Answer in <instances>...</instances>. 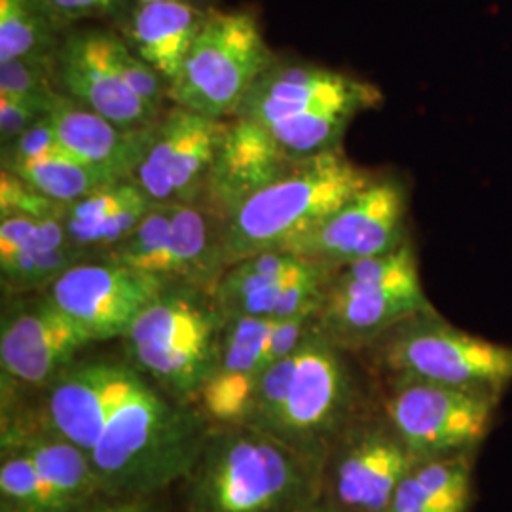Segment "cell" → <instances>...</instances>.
<instances>
[{
  "label": "cell",
  "mask_w": 512,
  "mask_h": 512,
  "mask_svg": "<svg viewBox=\"0 0 512 512\" xmlns=\"http://www.w3.org/2000/svg\"><path fill=\"white\" fill-rule=\"evenodd\" d=\"M211 425L198 406L177 403L133 366L90 452L103 495H160L183 482Z\"/></svg>",
  "instance_id": "1"
},
{
  "label": "cell",
  "mask_w": 512,
  "mask_h": 512,
  "mask_svg": "<svg viewBox=\"0 0 512 512\" xmlns=\"http://www.w3.org/2000/svg\"><path fill=\"white\" fill-rule=\"evenodd\" d=\"M323 465L251 425H211L183 478L186 512H300L321 497Z\"/></svg>",
  "instance_id": "2"
},
{
  "label": "cell",
  "mask_w": 512,
  "mask_h": 512,
  "mask_svg": "<svg viewBox=\"0 0 512 512\" xmlns=\"http://www.w3.org/2000/svg\"><path fill=\"white\" fill-rule=\"evenodd\" d=\"M346 353L315 321L294 353L264 370L245 425L325 463L332 444L366 408Z\"/></svg>",
  "instance_id": "3"
},
{
  "label": "cell",
  "mask_w": 512,
  "mask_h": 512,
  "mask_svg": "<svg viewBox=\"0 0 512 512\" xmlns=\"http://www.w3.org/2000/svg\"><path fill=\"white\" fill-rule=\"evenodd\" d=\"M376 175L353 164L342 147L302 160L274 183L256 190L220 222V262L281 251L310 232L372 183Z\"/></svg>",
  "instance_id": "4"
},
{
  "label": "cell",
  "mask_w": 512,
  "mask_h": 512,
  "mask_svg": "<svg viewBox=\"0 0 512 512\" xmlns=\"http://www.w3.org/2000/svg\"><path fill=\"white\" fill-rule=\"evenodd\" d=\"M226 315L211 291L169 281L122 338L126 359L177 403H198Z\"/></svg>",
  "instance_id": "5"
},
{
  "label": "cell",
  "mask_w": 512,
  "mask_h": 512,
  "mask_svg": "<svg viewBox=\"0 0 512 512\" xmlns=\"http://www.w3.org/2000/svg\"><path fill=\"white\" fill-rule=\"evenodd\" d=\"M59 92L126 129L152 128L169 84L112 27H73L57 52Z\"/></svg>",
  "instance_id": "6"
},
{
  "label": "cell",
  "mask_w": 512,
  "mask_h": 512,
  "mask_svg": "<svg viewBox=\"0 0 512 512\" xmlns=\"http://www.w3.org/2000/svg\"><path fill=\"white\" fill-rule=\"evenodd\" d=\"M433 310L408 239L387 255L338 268L315 321L340 348L357 351L376 346L404 321Z\"/></svg>",
  "instance_id": "7"
},
{
  "label": "cell",
  "mask_w": 512,
  "mask_h": 512,
  "mask_svg": "<svg viewBox=\"0 0 512 512\" xmlns=\"http://www.w3.org/2000/svg\"><path fill=\"white\" fill-rule=\"evenodd\" d=\"M387 380H412L503 395L512 384V346L420 313L372 346Z\"/></svg>",
  "instance_id": "8"
},
{
  "label": "cell",
  "mask_w": 512,
  "mask_h": 512,
  "mask_svg": "<svg viewBox=\"0 0 512 512\" xmlns=\"http://www.w3.org/2000/svg\"><path fill=\"white\" fill-rule=\"evenodd\" d=\"M277 59L253 12L209 8L183 71L169 86V101L203 116L234 118Z\"/></svg>",
  "instance_id": "9"
},
{
  "label": "cell",
  "mask_w": 512,
  "mask_h": 512,
  "mask_svg": "<svg viewBox=\"0 0 512 512\" xmlns=\"http://www.w3.org/2000/svg\"><path fill=\"white\" fill-rule=\"evenodd\" d=\"M501 395L387 380L378 410L420 459L476 454L494 425Z\"/></svg>",
  "instance_id": "10"
},
{
  "label": "cell",
  "mask_w": 512,
  "mask_h": 512,
  "mask_svg": "<svg viewBox=\"0 0 512 512\" xmlns=\"http://www.w3.org/2000/svg\"><path fill=\"white\" fill-rule=\"evenodd\" d=\"M129 268L215 291L220 262V219L203 203H158L109 255Z\"/></svg>",
  "instance_id": "11"
},
{
  "label": "cell",
  "mask_w": 512,
  "mask_h": 512,
  "mask_svg": "<svg viewBox=\"0 0 512 512\" xmlns=\"http://www.w3.org/2000/svg\"><path fill=\"white\" fill-rule=\"evenodd\" d=\"M418 459L378 408H365L332 444L319 499L338 512H385Z\"/></svg>",
  "instance_id": "12"
},
{
  "label": "cell",
  "mask_w": 512,
  "mask_h": 512,
  "mask_svg": "<svg viewBox=\"0 0 512 512\" xmlns=\"http://www.w3.org/2000/svg\"><path fill=\"white\" fill-rule=\"evenodd\" d=\"M92 344L46 291L12 294L0 319L2 393L44 391Z\"/></svg>",
  "instance_id": "13"
},
{
  "label": "cell",
  "mask_w": 512,
  "mask_h": 512,
  "mask_svg": "<svg viewBox=\"0 0 512 512\" xmlns=\"http://www.w3.org/2000/svg\"><path fill=\"white\" fill-rule=\"evenodd\" d=\"M408 190L397 175L376 179L310 232L289 241L281 251L342 268L387 255L406 238Z\"/></svg>",
  "instance_id": "14"
},
{
  "label": "cell",
  "mask_w": 512,
  "mask_h": 512,
  "mask_svg": "<svg viewBox=\"0 0 512 512\" xmlns=\"http://www.w3.org/2000/svg\"><path fill=\"white\" fill-rule=\"evenodd\" d=\"M336 268L285 251L239 260L220 275L213 296L226 319H289L319 313Z\"/></svg>",
  "instance_id": "15"
},
{
  "label": "cell",
  "mask_w": 512,
  "mask_h": 512,
  "mask_svg": "<svg viewBox=\"0 0 512 512\" xmlns=\"http://www.w3.org/2000/svg\"><path fill=\"white\" fill-rule=\"evenodd\" d=\"M167 283L109 258H88L59 275L46 293L97 344L122 340Z\"/></svg>",
  "instance_id": "16"
},
{
  "label": "cell",
  "mask_w": 512,
  "mask_h": 512,
  "mask_svg": "<svg viewBox=\"0 0 512 512\" xmlns=\"http://www.w3.org/2000/svg\"><path fill=\"white\" fill-rule=\"evenodd\" d=\"M230 122L175 105L158 120L133 179L156 203H202Z\"/></svg>",
  "instance_id": "17"
},
{
  "label": "cell",
  "mask_w": 512,
  "mask_h": 512,
  "mask_svg": "<svg viewBox=\"0 0 512 512\" xmlns=\"http://www.w3.org/2000/svg\"><path fill=\"white\" fill-rule=\"evenodd\" d=\"M384 101L382 92L361 78L313 63L277 59L247 93L234 118L255 124L315 109H376Z\"/></svg>",
  "instance_id": "18"
},
{
  "label": "cell",
  "mask_w": 512,
  "mask_h": 512,
  "mask_svg": "<svg viewBox=\"0 0 512 512\" xmlns=\"http://www.w3.org/2000/svg\"><path fill=\"white\" fill-rule=\"evenodd\" d=\"M131 372L128 359L76 361L42 391L38 420L90 456Z\"/></svg>",
  "instance_id": "19"
},
{
  "label": "cell",
  "mask_w": 512,
  "mask_h": 512,
  "mask_svg": "<svg viewBox=\"0 0 512 512\" xmlns=\"http://www.w3.org/2000/svg\"><path fill=\"white\" fill-rule=\"evenodd\" d=\"M207 12L198 0L131 2L112 21V29L171 86L183 71Z\"/></svg>",
  "instance_id": "20"
},
{
  "label": "cell",
  "mask_w": 512,
  "mask_h": 512,
  "mask_svg": "<svg viewBox=\"0 0 512 512\" xmlns=\"http://www.w3.org/2000/svg\"><path fill=\"white\" fill-rule=\"evenodd\" d=\"M48 116L61 147L103 171L112 181L135 175L156 129V124L145 129L122 128L63 92L55 95Z\"/></svg>",
  "instance_id": "21"
},
{
  "label": "cell",
  "mask_w": 512,
  "mask_h": 512,
  "mask_svg": "<svg viewBox=\"0 0 512 512\" xmlns=\"http://www.w3.org/2000/svg\"><path fill=\"white\" fill-rule=\"evenodd\" d=\"M296 164L300 162L281 154L270 137L253 122L234 118L220 147L202 203L222 222L245 198L274 183Z\"/></svg>",
  "instance_id": "22"
},
{
  "label": "cell",
  "mask_w": 512,
  "mask_h": 512,
  "mask_svg": "<svg viewBox=\"0 0 512 512\" xmlns=\"http://www.w3.org/2000/svg\"><path fill=\"white\" fill-rule=\"evenodd\" d=\"M154 205L143 186L131 177L105 184L69 203L63 224L76 249L101 258L126 241Z\"/></svg>",
  "instance_id": "23"
},
{
  "label": "cell",
  "mask_w": 512,
  "mask_h": 512,
  "mask_svg": "<svg viewBox=\"0 0 512 512\" xmlns=\"http://www.w3.org/2000/svg\"><path fill=\"white\" fill-rule=\"evenodd\" d=\"M475 456L418 459L399 484L387 511L469 512Z\"/></svg>",
  "instance_id": "24"
},
{
  "label": "cell",
  "mask_w": 512,
  "mask_h": 512,
  "mask_svg": "<svg viewBox=\"0 0 512 512\" xmlns=\"http://www.w3.org/2000/svg\"><path fill=\"white\" fill-rule=\"evenodd\" d=\"M2 169L18 175L44 196L65 205L92 194L105 184L114 183L109 175L76 158L63 147L35 158L2 162Z\"/></svg>",
  "instance_id": "25"
},
{
  "label": "cell",
  "mask_w": 512,
  "mask_h": 512,
  "mask_svg": "<svg viewBox=\"0 0 512 512\" xmlns=\"http://www.w3.org/2000/svg\"><path fill=\"white\" fill-rule=\"evenodd\" d=\"M63 37L42 0H0V61L55 55Z\"/></svg>",
  "instance_id": "26"
},
{
  "label": "cell",
  "mask_w": 512,
  "mask_h": 512,
  "mask_svg": "<svg viewBox=\"0 0 512 512\" xmlns=\"http://www.w3.org/2000/svg\"><path fill=\"white\" fill-rule=\"evenodd\" d=\"M0 512H69V509L40 475L33 459L14 448H2Z\"/></svg>",
  "instance_id": "27"
},
{
  "label": "cell",
  "mask_w": 512,
  "mask_h": 512,
  "mask_svg": "<svg viewBox=\"0 0 512 512\" xmlns=\"http://www.w3.org/2000/svg\"><path fill=\"white\" fill-rule=\"evenodd\" d=\"M275 323V319L262 317L226 319L213 372L260 378L266 370L268 346Z\"/></svg>",
  "instance_id": "28"
},
{
  "label": "cell",
  "mask_w": 512,
  "mask_h": 512,
  "mask_svg": "<svg viewBox=\"0 0 512 512\" xmlns=\"http://www.w3.org/2000/svg\"><path fill=\"white\" fill-rule=\"evenodd\" d=\"M88 258L92 256L76 249L74 245L44 253L0 256L2 289L8 296L46 291L59 275Z\"/></svg>",
  "instance_id": "29"
},
{
  "label": "cell",
  "mask_w": 512,
  "mask_h": 512,
  "mask_svg": "<svg viewBox=\"0 0 512 512\" xmlns=\"http://www.w3.org/2000/svg\"><path fill=\"white\" fill-rule=\"evenodd\" d=\"M258 376L211 372L196 406L213 425H245L255 404Z\"/></svg>",
  "instance_id": "30"
},
{
  "label": "cell",
  "mask_w": 512,
  "mask_h": 512,
  "mask_svg": "<svg viewBox=\"0 0 512 512\" xmlns=\"http://www.w3.org/2000/svg\"><path fill=\"white\" fill-rule=\"evenodd\" d=\"M57 93V54L0 61V95L37 101L50 110Z\"/></svg>",
  "instance_id": "31"
},
{
  "label": "cell",
  "mask_w": 512,
  "mask_h": 512,
  "mask_svg": "<svg viewBox=\"0 0 512 512\" xmlns=\"http://www.w3.org/2000/svg\"><path fill=\"white\" fill-rule=\"evenodd\" d=\"M73 245L63 217H0V256L44 253Z\"/></svg>",
  "instance_id": "32"
},
{
  "label": "cell",
  "mask_w": 512,
  "mask_h": 512,
  "mask_svg": "<svg viewBox=\"0 0 512 512\" xmlns=\"http://www.w3.org/2000/svg\"><path fill=\"white\" fill-rule=\"evenodd\" d=\"M65 207V203L44 196L18 175L4 169L0 171V217H63Z\"/></svg>",
  "instance_id": "33"
},
{
  "label": "cell",
  "mask_w": 512,
  "mask_h": 512,
  "mask_svg": "<svg viewBox=\"0 0 512 512\" xmlns=\"http://www.w3.org/2000/svg\"><path fill=\"white\" fill-rule=\"evenodd\" d=\"M55 23L67 33L69 29L78 27L82 21L90 19L118 18L131 0H42Z\"/></svg>",
  "instance_id": "34"
},
{
  "label": "cell",
  "mask_w": 512,
  "mask_h": 512,
  "mask_svg": "<svg viewBox=\"0 0 512 512\" xmlns=\"http://www.w3.org/2000/svg\"><path fill=\"white\" fill-rule=\"evenodd\" d=\"M48 114V107L19 97L0 95V143L10 145Z\"/></svg>",
  "instance_id": "35"
},
{
  "label": "cell",
  "mask_w": 512,
  "mask_h": 512,
  "mask_svg": "<svg viewBox=\"0 0 512 512\" xmlns=\"http://www.w3.org/2000/svg\"><path fill=\"white\" fill-rule=\"evenodd\" d=\"M57 148H61V143L57 139L52 118L46 114L44 118L38 120L35 126H31L21 137H18L14 143L2 147V162L35 158V156L48 154Z\"/></svg>",
  "instance_id": "36"
},
{
  "label": "cell",
  "mask_w": 512,
  "mask_h": 512,
  "mask_svg": "<svg viewBox=\"0 0 512 512\" xmlns=\"http://www.w3.org/2000/svg\"><path fill=\"white\" fill-rule=\"evenodd\" d=\"M160 495H143V497L103 495L84 512H167Z\"/></svg>",
  "instance_id": "37"
},
{
  "label": "cell",
  "mask_w": 512,
  "mask_h": 512,
  "mask_svg": "<svg viewBox=\"0 0 512 512\" xmlns=\"http://www.w3.org/2000/svg\"><path fill=\"white\" fill-rule=\"evenodd\" d=\"M300 512H338L334 511L332 507H329L325 501H321V499H317L315 503H311V505H308L306 509H302Z\"/></svg>",
  "instance_id": "38"
},
{
  "label": "cell",
  "mask_w": 512,
  "mask_h": 512,
  "mask_svg": "<svg viewBox=\"0 0 512 512\" xmlns=\"http://www.w3.org/2000/svg\"><path fill=\"white\" fill-rule=\"evenodd\" d=\"M131 2H164V0H131Z\"/></svg>",
  "instance_id": "39"
}]
</instances>
